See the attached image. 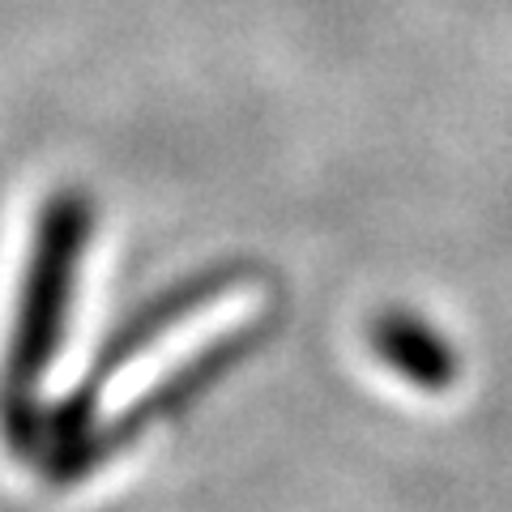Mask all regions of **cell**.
Listing matches in <instances>:
<instances>
[{
  "label": "cell",
  "instance_id": "7a4b0ae2",
  "mask_svg": "<svg viewBox=\"0 0 512 512\" xmlns=\"http://www.w3.org/2000/svg\"><path fill=\"white\" fill-rule=\"evenodd\" d=\"M94 244V197L86 188H52L30 222L22 278L0 355V431L13 453L26 457L47 410V380L73 329L77 295Z\"/></svg>",
  "mask_w": 512,
  "mask_h": 512
},
{
  "label": "cell",
  "instance_id": "6da1fadb",
  "mask_svg": "<svg viewBox=\"0 0 512 512\" xmlns=\"http://www.w3.org/2000/svg\"><path fill=\"white\" fill-rule=\"evenodd\" d=\"M265 325V286L239 269L171 286L111 333L69 397L43 410L26 461L52 483H82L210 393L252 355Z\"/></svg>",
  "mask_w": 512,
  "mask_h": 512
},
{
  "label": "cell",
  "instance_id": "3957f363",
  "mask_svg": "<svg viewBox=\"0 0 512 512\" xmlns=\"http://www.w3.org/2000/svg\"><path fill=\"white\" fill-rule=\"evenodd\" d=\"M367 346L397 380L419 393H444L461 376V355L448 333L410 308H384L367 325Z\"/></svg>",
  "mask_w": 512,
  "mask_h": 512
}]
</instances>
